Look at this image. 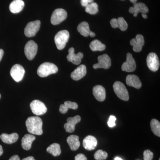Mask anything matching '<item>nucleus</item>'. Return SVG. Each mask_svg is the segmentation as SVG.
<instances>
[{
	"instance_id": "nucleus-1",
	"label": "nucleus",
	"mask_w": 160,
	"mask_h": 160,
	"mask_svg": "<svg viewBox=\"0 0 160 160\" xmlns=\"http://www.w3.org/2000/svg\"><path fill=\"white\" fill-rule=\"evenodd\" d=\"M27 130L32 134L41 135L43 133V122L38 117H30L26 122Z\"/></svg>"
},
{
	"instance_id": "nucleus-2",
	"label": "nucleus",
	"mask_w": 160,
	"mask_h": 160,
	"mask_svg": "<svg viewBox=\"0 0 160 160\" xmlns=\"http://www.w3.org/2000/svg\"><path fill=\"white\" fill-rule=\"evenodd\" d=\"M58 70L57 66L52 63L45 62L40 65L38 69L37 73L41 78H45L49 75L54 74Z\"/></svg>"
},
{
	"instance_id": "nucleus-3",
	"label": "nucleus",
	"mask_w": 160,
	"mask_h": 160,
	"mask_svg": "<svg viewBox=\"0 0 160 160\" xmlns=\"http://www.w3.org/2000/svg\"><path fill=\"white\" fill-rule=\"evenodd\" d=\"M69 38V32L66 30L58 32L54 38L55 42L59 50H62L65 48Z\"/></svg>"
},
{
	"instance_id": "nucleus-4",
	"label": "nucleus",
	"mask_w": 160,
	"mask_h": 160,
	"mask_svg": "<svg viewBox=\"0 0 160 160\" xmlns=\"http://www.w3.org/2000/svg\"><path fill=\"white\" fill-rule=\"evenodd\" d=\"M115 93L120 99L125 101L129 100V94L126 86L121 82L117 81L113 85Z\"/></svg>"
},
{
	"instance_id": "nucleus-5",
	"label": "nucleus",
	"mask_w": 160,
	"mask_h": 160,
	"mask_svg": "<svg viewBox=\"0 0 160 160\" xmlns=\"http://www.w3.org/2000/svg\"><path fill=\"white\" fill-rule=\"evenodd\" d=\"M67 17V12L65 9H55L52 14L51 23L53 25H58L64 20H66Z\"/></svg>"
},
{
	"instance_id": "nucleus-6",
	"label": "nucleus",
	"mask_w": 160,
	"mask_h": 160,
	"mask_svg": "<svg viewBox=\"0 0 160 160\" xmlns=\"http://www.w3.org/2000/svg\"><path fill=\"white\" fill-rule=\"evenodd\" d=\"M41 22L39 20L28 23L25 29V35L29 38L34 36L39 30Z\"/></svg>"
},
{
	"instance_id": "nucleus-7",
	"label": "nucleus",
	"mask_w": 160,
	"mask_h": 160,
	"mask_svg": "<svg viewBox=\"0 0 160 160\" xmlns=\"http://www.w3.org/2000/svg\"><path fill=\"white\" fill-rule=\"evenodd\" d=\"M30 109L34 114L37 116L42 115L46 113L47 109L45 104L38 100H35L30 104Z\"/></svg>"
},
{
	"instance_id": "nucleus-8",
	"label": "nucleus",
	"mask_w": 160,
	"mask_h": 160,
	"mask_svg": "<svg viewBox=\"0 0 160 160\" xmlns=\"http://www.w3.org/2000/svg\"><path fill=\"white\" fill-rule=\"evenodd\" d=\"M38 45L34 41L31 40L25 46V53L28 60H32L36 55L38 51Z\"/></svg>"
},
{
	"instance_id": "nucleus-9",
	"label": "nucleus",
	"mask_w": 160,
	"mask_h": 160,
	"mask_svg": "<svg viewBox=\"0 0 160 160\" xmlns=\"http://www.w3.org/2000/svg\"><path fill=\"white\" fill-rule=\"evenodd\" d=\"M147 65L150 70L153 72L158 71L160 67V62L157 55L151 52L148 55L146 59Z\"/></svg>"
},
{
	"instance_id": "nucleus-10",
	"label": "nucleus",
	"mask_w": 160,
	"mask_h": 160,
	"mask_svg": "<svg viewBox=\"0 0 160 160\" xmlns=\"http://www.w3.org/2000/svg\"><path fill=\"white\" fill-rule=\"evenodd\" d=\"M25 73V69L22 66L19 64L14 65L12 67L10 70V75L12 78L16 82L22 81Z\"/></svg>"
},
{
	"instance_id": "nucleus-11",
	"label": "nucleus",
	"mask_w": 160,
	"mask_h": 160,
	"mask_svg": "<svg viewBox=\"0 0 160 160\" xmlns=\"http://www.w3.org/2000/svg\"><path fill=\"white\" fill-rule=\"evenodd\" d=\"M98 63L94 64L93 68L94 69L103 68L104 69H108L111 65V59L109 56L106 54L102 55L98 57Z\"/></svg>"
},
{
	"instance_id": "nucleus-12",
	"label": "nucleus",
	"mask_w": 160,
	"mask_h": 160,
	"mask_svg": "<svg viewBox=\"0 0 160 160\" xmlns=\"http://www.w3.org/2000/svg\"><path fill=\"white\" fill-rule=\"evenodd\" d=\"M136 69V64L135 61L130 53L126 55V61L123 63L122 66V69L123 71L127 72H132Z\"/></svg>"
},
{
	"instance_id": "nucleus-13",
	"label": "nucleus",
	"mask_w": 160,
	"mask_h": 160,
	"mask_svg": "<svg viewBox=\"0 0 160 160\" xmlns=\"http://www.w3.org/2000/svg\"><path fill=\"white\" fill-rule=\"evenodd\" d=\"M130 13L133 14V16H137L139 12L146 13L149 12L148 7L142 2L136 3L133 4V7L129 8V10Z\"/></svg>"
},
{
	"instance_id": "nucleus-14",
	"label": "nucleus",
	"mask_w": 160,
	"mask_h": 160,
	"mask_svg": "<svg viewBox=\"0 0 160 160\" xmlns=\"http://www.w3.org/2000/svg\"><path fill=\"white\" fill-rule=\"evenodd\" d=\"M81 120V117L79 115L68 118L67 119V122L64 125V128L66 132L69 133L73 132L75 129L76 125L80 122Z\"/></svg>"
},
{
	"instance_id": "nucleus-15",
	"label": "nucleus",
	"mask_w": 160,
	"mask_h": 160,
	"mask_svg": "<svg viewBox=\"0 0 160 160\" xmlns=\"http://www.w3.org/2000/svg\"><path fill=\"white\" fill-rule=\"evenodd\" d=\"M130 45L133 46V50L135 52L142 51L143 46L145 44V40L142 35L138 34L135 38L132 39L130 42Z\"/></svg>"
},
{
	"instance_id": "nucleus-16",
	"label": "nucleus",
	"mask_w": 160,
	"mask_h": 160,
	"mask_svg": "<svg viewBox=\"0 0 160 160\" xmlns=\"http://www.w3.org/2000/svg\"><path fill=\"white\" fill-rule=\"evenodd\" d=\"M97 145V140L92 136L89 135L86 137L83 141V147L89 151L94 150Z\"/></svg>"
},
{
	"instance_id": "nucleus-17",
	"label": "nucleus",
	"mask_w": 160,
	"mask_h": 160,
	"mask_svg": "<svg viewBox=\"0 0 160 160\" xmlns=\"http://www.w3.org/2000/svg\"><path fill=\"white\" fill-rule=\"evenodd\" d=\"M69 54L67 55V59L69 62H71L74 65H79L81 62V60L83 58V54L79 52L78 54L74 53V49L72 47L69 49Z\"/></svg>"
},
{
	"instance_id": "nucleus-18",
	"label": "nucleus",
	"mask_w": 160,
	"mask_h": 160,
	"mask_svg": "<svg viewBox=\"0 0 160 160\" xmlns=\"http://www.w3.org/2000/svg\"><path fill=\"white\" fill-rule=\"evenodd\" d=\"M87 73V70L86 66L82 65L75 69L74 71L72 72L71 77L75 81H78L86 76Z\"/></svg>"
},
{
	"instance_id": "nucleus-19",
	"label": "nucleus",
	"mask_w": 160,
	"mask_h": 160,
	"mask_svg": "<svg viewBox=\"0 0 160 160\" xmlns=\"http://www.w3.org/2000/svg\"><path fill=\"white\" fill-rule=\"evenodd\" d=\"M92 92L95 98L99 102H103L106 98V92L102 86L97 85L93 87Z\"/></svg>"
},
{
	"instance_id": "nucleus-20",
	"label": "nucleus",
	"mask_w": 160,
	"mask_h": 160,
	"mask_svg": "<svg viewBox=\"0 0 160 160\" xmlns=\"http://www.w3.org/2000/svg\"><path fill=\"white\" fill-rule=\"evenodd\" d=\"M126 82L129 86L139 89L142 87V84L139 78L135 75H129L126 78Z\"/></svg>"
},
{
	"instance_id": "nucleus-21",
	"label": "nucleus",
	"mask_w": 160,
	"mask_h": 160,
	"mask_svg": "<svg viewBox=\"0 0 160 160\" xmlns=\"http://www.w3.org/2000/svg\"><path fill=\"white\" fill-rule=\"evenodd\" d=\"M35 139V137L33 135H25L22 139V146L23 149L26 150L31 149L32 144Z\"/></svg>"
},
{
	"instance_id": "nucleus-22",
	"label": "nucleus",
	"mask_w": 160,
	"mask_h": 160,
	"mask_svg": "<svg viewBox=\"0 0 160 160\" xmlns=\"http://www.w3.org/2000/svg\"><path fill=\"white\" fill-rule=\"evenodd\" d=\"M24 6L22 0H14L9 5V10L12 13H18L22 10Z\"/></svg>"
},
{
	"instance_id": "nucleus-23",
	"label": "nucleus",
	"mask_w": 160,
	"mask_h": 160,
	"mask_svg": "<svg viewBox=\"0 0 160 160\" xmlns=\"http://www.w3.org/2000/svg\"><path fill=\"white\" fill-rule=\"evenodd\" d=\"M79 139V137L75 135H72L67 138V143L72 151H75L79 148L80 142Z\"/></svg>"
},
{
	"instance_id": "nucleus-24",
	"label": "nucleus",
	"mask_w": 160,
	"mask_h": 160,
	"mask_svg": "<svg viewBox=\"0 0 160 160\" xmlns=\"http://www.w3.org/2000/svg\"><path fill=\"white\" fill-rule=\"evenodd\" d=\"M18 134L15 132L10 134L2 133L0 136V138L3 142L8 144H12L15 142L18 139Z\"/></svg>"
},
{
	"instance_id": "nucleus-25",
	"label": "nucleus",
	"mask_w": 160,
	"mask_h": 160,
	"mask_svg": "<svg viewBox=\"0 0 160 160\" xmlns=\"http://www.w3.org/2000/svg\"><path fill=\"white\" fill-rule=\"evenodd\" d=\"M78 108V105L76 103L70 101H66L64 102V104H62L60 106L59 111L61 113L65 114L67 112L68 109H69L76 110Z\"/></svg>"
},
{
	"instance_id": "nucleus-26",
	"label": "nucleus",
	"mask_w": 160,
	"mask_h": 160,
	"mask_svg": "<svg viewBox=\"0 0 160 160\" xmlns=\"http://www.w3.org/2000/svg\"><path fill=\"white\" fill-rule=\"evenodd\" d=\"M78 30L82 35L85 37L89 36L90 31L89 25L87 22H83L78 26Z\"/></svg>"
},
{
	"instance_id": "nucleus-27",
	"label": "nucleus",
	"mask_w": 160,
	"mask_h": 160,
	"mask_svg": "<svg viewBox=\"0 0 160 160\" xmlns=\"http://www.w3.org/2000/svg\"><path fill=\"white\" fill-rule=\"evenodd\" d=\"M47 152L54 157L59 156L61 153V147L59 144L54 143L49 146L46 149Z\"/></svg>"
},
{
	"instance_id": "nucleus-28",
	"label": "nucleus",
	"mask_w": 160,
	"mask_h": 160,
	"mask_svg": "<svg viewBox=\"0 0 160 160\" xmlns=\"http://www.w3.org/2000/svg\"><path fill=\"white\" fill-rule=\"evenodd\" d=\"M90 49L93 51H102L106 49V45L102 44L100 41L95 40L92 41L89 45Z\"/></svg>"
},
{
	"instance_id": "nucleus-29",
	"label": "nucleus",
	"mask_w": 160,
	"mask_h": 160,
	"mask_svg": "<svg viewBox=\"0 0 160 160\" xmlns=\"http://www.w3.org/2000/svg\"><path fill=\"white\" fill-rule=\"evenodd\" d=\"M150 127L153 133L157 136L160 137V123L158 120L153 119L150 122Z\"/></svg>"
},
{
	"instance_id": "nucleus-30",
	"label": "nucleus",
	"mask_w": 160,
	"mask_h": 160,
	"mask_svg": "<svg viewBox=\"0 0 160 160\" xmlns=\"http://www.w3.org/2000/svg\"><path fill=\"white\" fill-rule=\"evenodd\" d=\"M98 4L95 2H92L89 4L88 6L86 7V12L89 14L92 15H94L96 14L98 12Z\"/></svg>"
},
{
	"instance_id": "nucleus-31",
	"label": "nucleus",
	"mask_w": 160,
	"mask_h": 160,
	"mask_svg": "<svg viewBox=\"0 0 160 160\" xmlns=\"http://www.w3.org/2000/svg\"><path fill=\"white\" fill-rule=\"evenodd\" d=\"M108 153L106 152L99 149L94 154V157L96 160H105L108 158Z\"/></svg>"
},
{
	"instance_id": "nucleus-32",
	"label": "nucleus",
	"mask_w": 160,
	"mask_h": 160,
	"mask_svg": "<svg viewBox=\"0 0 160 160\" xmlns=\"http://www.w3.org/2000/svg\"><path fill=\"white\" fill-rule=\"evenodd\" d=\"M118 28H119L122 31H124L127 30L128 28V24L126 22L124 18L120 17L117 19Z\"/></svg>"
},
{
	"instance_id": "nucleus-33",
	"label": "nucleus",
	"mask_w": 160,
	"mask_h": 160,
	"mask_svg": "<svg viewBox=\"0 0 160 160\" xmlns=\"http://www.w3.org/2000/svg\"><path fill=\"white\" fill-rule=\"evenodd\" d=\"M143 156L144 160H152L153 157V153L149 149H146L144 151Z\"/></svg>"
},
{
	"instance_id": "nucleus-34",
	"label": "nucleus",
	"mask_w": 160,
	"mask_h": 160,
	"mask_svg": "<svg viewBox=\"0 0 160 160\" xmlns=\"http://www.w3.org/2000/svg\"><path fill=\"white\" fill-rule=\"evenodd\" d=\"M116 118L114 116H110L108 122V125L110 128L114 127L116 126L115 121Z\"/></svg>"
},
{
	"instance_id": "nucleus-35",
	"label": "nucleus",
	"mask_w": 160,
	"mask_h": 160,
	"mask_svg": "<svg viewBox=\"0 0 160 160\" xmlns=\"http://www.w3.org/2000/svg\"><path fill=\"white\" fill-rule=\"evenodd\" d=\"M75 160H87V158L82 153H80L76 156Z\"/></svg>"
},
{
	"instance_id": "nucleus-36",
	"label": "nucleus",
	"mask_w": 160,
	"mask_h": 160,
	"mask_svg": "<svg viewBox=\"0 0 160 160\" xmlns=\"http://www.w3.org/2000/svg\"><path fill=\"white\" fill-rule=\"evenodd\" d=\"M93 0H81V5L83 7H86L90 3L93 2Z\"/></svg>"
},
{
	"instance_id": "nucleus-37",
	"label": "nucleus",
	"mask_w": 160,
	"mask_h": 160,
	"mask_svg": "<svg viewBox=\"0 0 160 160\" xmlns=\"http://www.w3.org/2000/svg\"><path fill=\"white\" fill-rule=\"evenodd\" d=\"M117 19L113 18L110 21V25L113 28H118Z\"/></svg>"
},
{
	"instance_id": "nucleus-38",
	"label": "nucleus",
	"mask_w": 160,
	"mask_h": 160,
	"mask_svg": "<svg viewBox=\"0 0 160 160\" xmlns=\"http://www.w3.org/2000/svg\"><path fill=\"white\" fill-rule=\"evenodd\" d=\"M9 160H20V159L18 156L15 155H13L11 157Z\"/></svg>"
},
{
	"instance_id": "nucleus-39",
	"label": "nucleus",
	"mask_w": 160,
	"mask_h": 160,
	"mask_svg": "<svg viewBox=\"0 0 160 160\" xmlns=\"http://www.w3.org/2000/svg\"><path fill=\"white\" fill-rule=\"evenodd\" d=\"M3 55H4V51L2 49H0V62L2 58Z\"/></svg>"
},
{
	"instance_id": "nucleus-40",
	"label": "nucleus",
	"mask_w": 160,
	"mask_h": 160,
	"mask_svg": "<svg viewBox=\"0 0 160 160\" xmlns=\"http://www.w3.org/2000/svg\"><path fill=\"white\" fill-rule=\"evenodd\" d=\"M22 160H35L33 157L29 156L28 157L25 158Z\"/></svg>"
},
{
	"instance_id": "nucleus-41",
	"label": "nucleus",
	"mask_w": 160,
	"mask_h": 160,
	"mask_svg": "<svg viewBox=\"0 0 160 160\" xmlns=\"http://www.w3.org/2000/svg\"><path fill=\"white\" fill-rule=\"evenodd\" d=\"M89 36H90L91 37H94L95 36V33L91 31L90 32V33H89Z\"/></svg>"
},
{
	"instance_id": "nucleus-42",
	"label": "nucleus",
	"mask_w": 160,
	"mask_h": 160,
	"mask_svg": "<svg viewBox=\"0 0 160 160\" xmlns=\"http://www.w3.org/2000/svg\"><path fill=\"white\" fill-rule=\"evenodd\" d=\"M3 153V150L2 147L1 145H0V156L2 155Z\"/></svg>"
},
{
	"instance_id": "nucleus-43",
	"label": "nucleus",
	"mask_w": 160,
	"mask_h": 160,
	"mask_svg": "<svg viewBox=\"0 0 160 160\" xmlns=\"http://www.w3.org/2000/svg\"><path fill=\"white\" fill-rule=\"evenodd\" d=\"M142 16L143 18H147V15L146 14V13H142Z\"/></svg>"
},
{
	"instance_id": "nucleus-44",
	"label": "nucleus",
	"mask_w": 160,
	"mask_h": 160,
	"mask_svg": "<svg viewBox=\"0 0 160 160\" xmlns=\"http://www.w3.org/2000/svg\"><path fill=\"white\" fill-rule=\"evenodd\" d=\"M131 3H133V4L135 3H137L138 0H129Z\"/></svg>"
},
{
	"instance_id": "nucleus-45",
	"label": "nucleus",
	"mask_w": 160,
	"mask_h": 160,
	"mask_svg": "<svg viewBox=\"0 0 160 160\" xmlns=\"http://www.w3.org/2000/svg\"><path fill=\"white\" fill-rule=\"evenodd\" d=\"M115 160H123L122 159H121V158L119 157H116L115 158Z\"/></svg>"
},
{
	"instance_id": "nucleus-46",
	"label": "nucleus",
	"mask_w": 160,
	"mask_h": 160,
	"mask_svg": "<svg viewBox=\"0 0 160 160\" xmlns=\"http://www.w3.org/2000/svg\"><path fill=\"white\" fill-rule=\"evenodd\" d=\"M1 98V94H0V98Z\"/></svg>"
},
{
	"instance_id": "nucleus-47",
	"label": "nucleus",
	"mask_w": 160,
	"mask_h": 160,
	"mask_svg": "<svg viewBox=\"0 0 160 160\" xmlns=\"http://www.w3.org/2000/svg\"><path fill=\"white\" fill-rule=\"evenodd\" d=\"M121 1H124V0H121Z\"/></svg>"
},
{
	"instance_id": "nucleus-48",
	"label": "nucleus",
	"mask_w": 160,
	"mask_h": 160,
	"mask_svg": "<svg viewBox=\"0 0 160 160\" xmlns=\"http://www.w3.org/2000/svg\"><path fill=\"white\" fill-rule=\"evenodd\" d=\"M159 160H160V159L159 158Z\"/></svg>"
}]
</instances>
